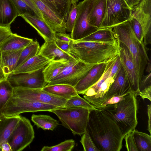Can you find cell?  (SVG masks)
Returning <instances> with one entry per match:
<instances>
[{
    "instance_id": "60d3db41",
    "label": "cell",
    "mask_w": 151,
    "mask_h": 151,
    "mask_svg": "<svg viewBox=\"0 0 151 151\" xmlns=\"http://www.w3.org/2000/svg\"><path fill=\"white\" fill-rule=\"evenodd\" d=\"M127 94L120 96L115 95L106 99L102 103L100 109L108 105L114 104L119 102L124 99V96Z\"/></svg>"
},
{
    "instance_id": "3957f363",
    "label": "cell",
    "mask_w": 151,
    "mask_h": 151,
    "mask_svg": "<svg viewBox=\"0 0 151 151\" xmlns=\"http://www.w3.org/2000/svg\"><path fill=\"white\" fill-rule=\"evenodd\" d=\"M112 31L114 37L125 45L129 51L136 67L139 84L150 59L147 55L148 49L136 37L129 20L115 26Z\"/></svg>"
},
{
    "instance_id": "d4e9b609",
    "label": "cell",
    "mask_w": 151,
    "mask_h": 151,
    "mask_svg": "<svg viewBox=\"0 0 151 151\" xmlns=\"http://www.w3.org/2000/svg\"><path fill=\"white\" fill-rule=\"evenodd\" d=\"M106 6V0H94L89 16L90 25L99 29L105 16Z\"/></svg>"
},
{
    "instance_id": "4dcf8cb0",
    "label": "cell",
    "mask_w": 151,
    "mask_h": 151,
    "mask_svg": "<svg viewBox=\"0 0 151 151\" xmlns=\"http://www.w3.org/2000/svg\"><path fill=\"white\" fill-rule=\"evenodd\" d=\"M40 47L39 42L35 40L24 48L22 51L14 70L30 58L37 55Z\"/></svg>"
},
{
    "instance_id": "bcb514c9",
    "label": "cell",
    "mask_w": 151,
    "mask_h": 151,
    "mask_svg": "<svg viewBox=\"0 0 151 151\" xmlns=\"http://www.w3.org/2000/svg\"><path fill=\"white\" fill-rule=\"evenodd\" d=\"M54 41L56 44L59 48L64 52L70 54L69 43L57 39H55Z\"/></svg>"
},
{
    "instance_id": "ac0fdd59",
    "label": "cell",
    "mask_w": 151,
    "mask_h": 151,
    "mask_svg": "<svg viewBox=\"0 0 151 151\" xmlns=\"http://www.w3.org/2000/svg\"><path fill=\"white\" fill-rule=\"evenodd\" d=\"M20 16L37 31L45 41L55 39V32L44 20L35 15L24 14Z\"/></svg>"
},
{
    "instance_id": "7a4b0ae2",
    "label": "cell",
    "mask_w": 151,
    "mask_h": 151,
    "mask_svg": "<svg viewBox=\"0 0 151 151\" xmlns=\"http://www.w3.org/2000/svg\"><path fill=\"white\" fill-rule=\"evenodd\" d=\"M69 54L76 59L87 64L108 62L119 54V42L116 39L111 41H77L72 40Z\"/></svg>"
},
{
    "instance_id": "681fc988",
    "label": "cell",
    "mask_w": 151,
    "mask_h": 151,
    "mask_svg": "<svg viewBox=\"0 0 151 151\" xmlns=\"http://www.w3.org/2000/svg\"><path fill=\"white\" fill-rule=\"evenodd\" d=\"M147 113L148 116L147 130L151 135V104L147 105Z\"/></svg>"
},
{
    "instance_id": "5b68a950",
    "label": "cell",
    "mask_w": 151,
    "mask_h": 151,
    "mask_svg": "<svg viewBox=\"0 0 151 151\" xmlns=\"http://www.w3.org/2000/svg\"><path fill=\"white\" fill-rule=\"evenodd\" d=\"M90 111L82 107H58L49 112L55 114L73 134L81 135L86 131Z\"/></svg>"
},
{
    "instance_id": "2e32d148",
    "label": "cell",
    "mask_w": 151,
    "mask_h": 151,
    "mask_svg": "<svg viewBox=\"0 0 151 151\" xmlns=\"http://www.w3.org/2000/svg\"><path fill=\"white\" fill-rule=\"evenodd\" d=\"M108 62L94 66L76 84L74 88L78 94L83 95L89 88L98 81L103 76Z\"/></svg>"
},
{
    "instance_id": "db71d44e",
    "label": "cell",
    "mask_w": 151,
    "mask_h": 151,
    "mask_svg": "<svg viewBox=\"0 0 151 151\" xmlns=\"http://www.w3.org/2000/svg\"><path fill=\"white\" fill-rule=\"evenodd\" d=\"M0 151H1V149H0Z\"/></svg>"
},
{
    "instance_id": "d590c367",
    "label": "cell",
    "mask_w": 151,
    "mask_h": 151,
    "mask_svg": "<svg viewBox=\"0 0 151 151\" xmlns=\"http://www.w3.org/2000/svg\"><path fill=\"white\" fill-rule=\"evenodd\" d=\"M78 14L77 3L72 4L70 10L65 22L66 31L71 32Z\"/></svg>"
},
{
    "instance_id": "816d5d0a",
    "label": "cell",
    "mask_w": 151,
    "mask_h": 151,
    "mask_svg": "<svg viewBox=\"0 0 151 151\" xmlns=\"http://www.w3.org/2000/svg\"><path fill=\"white\" fill-rule=\"evenodd\" d=\"M128 5L132 9L137 5L141 0H125Z\"/></svg>"
},
{
    "instance_id": "603a6c76",
    "label": "cell",
    "mask_w": 151,
    "mask_h": 151,
    "mask_svg": "<svg viewBox=\"0 0 151 151\" xmlns=\"http://www.w3.org/2000/svg\"><path fill=\"white\" fill-rule=\"evenodd\" d=\"M33 41L32 39L23 37L12 33L0 45V50L12 51L25 48Z\"/></svg>"
},
{
    "instance_id": "836d02e7",
    "label": "cell",
    "mask_w": 151,
    "mask_h": 151,
    "mask_svg": "<svg viewBox=\"0 0 151 151\" xmlns=\"http://www.w3.org/2000/svg\"><path fill=\"white\" fill-rule=\"evenodd\" d=\"M64 107H79L87 109L90 111L97 109L84 98L78 94L67 100Z\"/></svg>"
},
{
    "instance_id": "cb8c5ba5",
    "label": "cell",
    "mask_w": 151,
    "mask_h": 151,
    "mask_svg": "<svg viewBox=\"0 0 151 151\" xmlns=\"http://www.w3.org/2000/svg\"><path fill=\"white\" fill-rule=\"evenodd\" d=\"M20 117V115L11 116H4L0 117V144L3 142L8 141L17 124Z\"/></svg>"
},
{
    "instance_id": "30bf717a",
    "label": "cell",
    "mask_w": 151,
    "mask_h": 151,
    "mask_svg": "<svg viewBox=\"0 0 151 151\" xmlns=\"http://www.w3.org/2000/svg\"><path fill=\"white\" fill-rule=\"evenodd\" d=\"M57 107L52 104L26 100L12 96L7 104L4 115L14 116L25 112L49 111Z\"/></svg>"
},
{
    "instance_id": "4fadbf2b",
    "label": "cell",
    "mask_w": 151,
    "mask_h": 151,
    "mask_svg": "<svg viewBox=\"0 0 151 151\" xmlns=\"http://www.w3.org/2000/svg\"><path fill=\"white\" fill-rule=\"evenodd\" d=\"M118 41V55L125 73L131 91L137 96H139L140 92L139 88V84L136 67L132 57L127 47L123 43Z\"/></svg>"
},
{
    "instance_id": "e575fe53",
    "label": "cell",
    "mask_w": 151,
    "mask_h": 151,
    "mask_svg": "<svg viewBox=\"0 0 151 151\" xmlns=\"http://www.w3.org/2000/svg\"><path fill=\"white\" fill-rule=\"evenodd\" d=\"M75 144L74 140L68 139L55 146H44L41 151H70L74 147Z\"/></svg>"
},
{
    "instance_id": "ab89813d",
    "label": "cell",
    "mask_w": 151,
    "mask_h": 151,
    "mask_svg": "<svg viewBox=\"0 0 151 151\" xmlns=\"http://www.w3.org/2000/svg\"><path fill=\"white\" fill-rule=\"evenodd\" d=\"M125 147L128 151H139L133 138L132 131L130 132L124 137Z\"/></svg>"
},
{
    "instance_id": "6da1fadb",
    "label": "cell",
    "mask_w": 151,
    "mask_h": 151,
    "mask_svg": "<svg viewBox=\"0 0 151 151\" xmlns=\"http://www.w3.org/2000/svg\"><path fill=\"white\" fill-rule=\"evenodd\" d=\"M87 130L100 151H119L124 135L113 118L102 109L90 111Z\"/></svg>"
},
{
    "instance_id": "c3c4849f",
    "label": "cell",
    "mask_w": 151,
    "mask_h": 151,
    "mask_svg": "<svg viewBox=\"0 0 151 151\" xmlns=\"http://www.w3.org/2000/svg\"><path fill=\"white\" fill-rule=\"evenodd\" d=\"M139 96H140L143 99H147L151 101V86L145 88L142 90Z\"/></svg>"
},
{
    "instance_id": "f907efd6",
    "label": "cell",
    "mask_w": 151,
    "mask_h": 151,
    "mask_svg": "<svg viewBox=\"0 0 151 151\" xmlns=\"http://www.w3.org/2000/svg\"><path fill=\"white\" fill-rule=\"evenodd\" d=\"M1 151H12L11 146L7 141L3 142L0 144Z\"/></svg>"
},
{
    "instance_id": "9a60e30c",
    "label": "cell",
    "mask_w": 151,
    "mask_h": 151,
    "mask_svg": "<svg viewBox=\"0 0 151 151\" xmlns=\"http://www.w3.org/2000/svg\"><path fill=\"white\" fill-rule=\"evenodd\" d=\"M41 12L43 19L55 32L66 33L65 21L54 8L44 0H32Z\"/></svg>"
},
{
    "instance_id": "ee69618b",
    "label": "cell",
    "mask_w": 151,
    "mask_h": 151,
    "mask_svg": "<svg viewBox=\"0 0 151 151\" xmlns=\"http://www.w3.org/2000/svg\"><path fill=\"white\" fill-rule=\"evenodd\" d=\"M151 72L145 76L143 75L140 82L139 88L140 92L145 88L151 86Z\"/></svg>"
},
{
    "instance_id": "f1b7e54d",
    "label": "cell",
    "mask_w": 151,
    "mask_h": 151,
    "mask_svg": "<svg viewBox=\"0 0 151 151\" xmlns=\"http://www.w3.org/2000/svg\"><path fill=\"white\" fill-rule=\"evenodd\" d=\"M112 29L111 28L99 29L88 36L76 41L95 42L112 41L116 39L114 36Z\"/></svg>"
},
{
    "instance_id": "4316f807",
    "label": "cell",
    "mask_w": 151,
    "mask_h": 151,
    "mask_svg": "<svg viewBox=\"0 0 151 151\" xmlns=\"http://www.w3.org/2000/svg\"><path fill=\"white\" fill-rule=\"evenodd\" d=\"M70 62L63 60L51 61L43 70L44 79L47 83L57 76Z\"/></svg>"
},
{
    "instance_id": "8d00e7d4",
    "label": "cell",
    "mask_w": 151,
    "mask_h": 151,
    "mask_svg": "<svg viewBox=\"0 0 151 151\" xmlns=\"http://www.w3.org/2000/svg\"><path fill=\"white\" fill-rule=\"evenodd\" d=\"M80 142L84 151H100L93 142L87 129L82 134Z\"/></svg>"
},
{
    "instance_id": "f546056e",
    "label": "cell",
    "mask_w": 151,
    "mask_h": 151,
    "mask_svg": "<svg viewBox=\"0 0 151 151\" xmlns=\"http://www.w3.org/2000/svg\"><path fill=\"white\" fill-rule=\"evenodd\" d=\"M31 120L37 127L44 130H53L59 125L58 122L49 115H32Z\"/></svg>"
},
{
    "instance_id": "484cf974",
    "label": "cell",
    "mask_w": 151,
    "mask_h": 151,
    "mask_svg": "<svg viewBox=\"0 0 151 151\" xmlns=\"http://www.w3.org/2000/svg\"><path fill=\"white\" fill-rule=\"evenodd\" d=\"M42 89L50 93L67 100L78 95L74 87L66 84L47 85Z\"/></svg>"
},
{
    "instance_id": "5bb4252c",
    "label": "cell",
    "mask_w": 151,
    "mask_h": 151,
    "mask_svg": "<svg viewBox=\"0 0 151 151\" xmlns=\"http://www.w3.org/2000/svg\"><path fill=\"white\" fill-rule=\"evenodd\" d=\"M132 17L140 23L142 28L143 42L145 45L151 43V0H141L132 8Z\"/></svg>"
},
{
    "instance_id": "8fae6325",
    "label": "cell",
    "mask_w": 151,
    "mask_h": 151,
    "mask_svg": "<svg viewBox=\"0 0 151 151\" xmlns=\"http://www.w3.org/2000/svg\"><path fill=\"white\" fill-rule=\"evenodd\" d=\"M12 96L22 99L64 107L67 100L48 93L42 89L13 88Z\"/></svg>"
},
{
    "instance_id": "74e56055",
    "label": "cell",
    "mask_w": 151,
    "mask_h": 151,
    "mask_svg": "<svg viewBox=\"0 0 151 151\" xmlns=\"http://www.w3.org/2000/svg\"><path fill=\"white\" fill-rule=\"evenodd\" d=\"M129 20L136 37L141 43H144V35L141 25L136 19L132 17Z\"/></svg>"
},
{
    "instance_id": "52a82bcc",
    "label": "cell",
    "mask_w": 151,
    "mask_h": 151,
    "mask_svg": "<svg viewBox=\"0 0 151 151\" xmlns=\"http://www.w3.org/2000/svg\"><path fill=\"white\" fill-rule=\"evenodd\" d=\"M98 64H87L78 60L70 62L47 85L66 84L74 87L94 66Z\"/></svg>"
},
{
    "instance_id": "7c38bea8",
    "label": "cell",
    "mask_w": 151,
    "mask_h": 151,
    "mask_svg": "<svg viewBox=\"0 0 151 151\" xmlns=\"http://www.w3.org/2000/svg\"><path fill=\"white\" fill-rule=\"evenodd\" d=\"M44 68L32 72L10 74L7 79L13 88L42 89L47 84L43 74Z\"/></svg>"
},
{
    "instance_id": "1f68e13d",
    "label": "cell",
    "mask_w": 151,
    "mask_h": 151,
    "mask_svg": "<svg viewBox=\"0 0 151 151\" xmlns=\"http://www.w3.org/2000/svg\"><path fill=\"white\" fill-rule=\"evenodd\" d=\"M133 138L139 151H151V136L145 133L134 129Z\"/></svg>"
},
{
    "instance_id": "d6986e66",
    "label": "cell",
    "mask_w": 151,
    "mask_h": 151,
    "mask_svg": "<svg viewBox=\"0 0 151 151\" xmlns=\"http://www.w3.org/2000/svg\"><path fill=\"white\" fill-rule=\"evenodd\" d=\"M38 54L50 61L63 60L72 61L77 60L59 48L56 44L54 40L45 41L40 47Z\"/></svg>"
},
{
    "instance_id": "277c9868",
    "label": "cell",
    "mask_w": 151,
    "mask_h": 151,
    "mask_svg": "<svg viewBox=\"0 0 151 151\" xmlns=\"http://www.w3.org/2000/svg\"><path fill=\"white\" fill-rule=\"evenodd\" d=\"M137 96L129 93L119 102L101 109L113 118L124 136L135 129L137 124Z\"/></svg>"
},
{
    "instance_id": "b9f144b4",
    "label": "cell",
    "mask_w": 151,
    "mask_h": 151,
    "mask_svg": "<svg viewBox=\"0 0 151 151\" xmlns=\"http://www.w3.org/2000/svg\"><path fill=\"white\" fill-rule=\"evenodd\" d=\"M122 67L121 63L118 55L108 77L114 80Z\"/></svg>"
},
{
    "instance_id": "f6af8a7d",
    "label": "cell",
    "mask_w": 151,
    "mask_h": 151,
    "mask_svg": "<svg viewBox=\"0 0 151 151\" xmlns=\"http://www.w3.org/2000/svg\"><path fill=\"white\" fill-rule=\"evenodd\" d=\"M25 2L32 9L35 14L40 19L43 20L42 15L32 0H22Z\"/></svg>"
},
{
    "instance_id": "9c48e42d",
    "label": "cell",
    "mask_w": 151,
    "mask_h": 151,
    "mask_svg": "<svg viewBox=\"0 0 151 151\" xmlns=\"http://www.w3.org/2000/svg\"><path fill=\"white\" fill-rule=\"evenodd\" d=\"M34 138V131L30 121L26 117L20 116L8 142L12 151H21L32 143Z\"/></svg>"
},
{
    "instance_id": "7402d4cb",
    "label": "cell",
    "mask_w": 151,
    "mask_h": 151,
    "mask_svg": "<svg viewBox=\"0 0 151 151\" xmlns=\"http://www.w3.org/2000/svg\"><path fill=\"white\" fill-rule=\"evenodd\" d=\"M51 61L38 54L14 70L10 74L35 72L44 68Z\"/></svg>"
},
{
    "instance_id": "7bdbcfd3",
    "label": "cell",
    "mask_w": 151,
    "mask_h": 151,
    "mask_svg": "<svg viewBox=\"0 0 151 151\" xmlns=\"http://www.w3.org/2000/svg\"><path fill=\"white\" fill-rule=\"evenodd\" d=\"M12 33L11 27L0 26V45L7 39Z\"/></svg>"
},
{
    "instance_id": "8992f818",
    "label": "cell",
    "mask_w": 151,
    "mask_h": 151,
    "mask_svg": "<svg viewBox=\"0 0 151 151\" xmlns=\"http://www.w3.org/2000/svg\"><path fill=\"white\" fill-rule=\"evenodd\" d=\"M132 9L125 0H106L105 13L99 29L111 28L129 20Z\"/></svg>"
},
{
    "instance_id": "83f0119b",
    "label": "cell",
    "mask_w": 151,
    "mask_h": 151,
    "mask_svg": "<svg viewBox=\"0 0 151 151\" xmlns=\"http://www.w3.org/2000/svg\"><path fill=\"white\" fill-rule=\"evenodd\" d=\"M13 88L7 79L0 80V117L4 116L5 108L12 96Z\"/></svg>"
},
{
    "instance_id": "e0dca14e",
    "label": "cell",
    "mask_w": 151,
    "mask_h": 151,
    "mask_svg": "<svg viewBox=\"0 0 151 151\" xmlns=\"http://www.w3.org/2000/svg\"><path fill=\"white\" fill-rule=\"evenodd\" d=\"M24 48L12 51L0 50V80L7 79L14 70Z\"/></svg>"
},
{
    "instance_id": "7dc6e473",
    "label": "cell",
    "mask_w": 151,
    "mask_h": 151,
    "mask_svg": "<svg viewBox=\"0 0 151 151\" xmlns=\"http://www.w3.org/2000/svg\"><path fill=\"white\" fill-rule=\"evenodd\" d=\"M55 39L65 42L70 43L72 40L70 35L66 33L55 32Z\"/></svg>"
},
{
    "instance_id": "ba28073f",
    "label": "cell",
    "mask_w": 151,
    "mask_h": 151,
    "mask_svg": "<svg viewBox=\"0 0 151 151\" xmlns=\"http://www.w3.org/2000/svg\"><path fill=\"white\" fill-rule=\"evenodd\" d=\"M94 1V0H83L77 4V15L70 35L72 40H80L99 29L89 23V16Z\"/></svg>"
},
{
    "instance_id": "44dd1931",
    "label": "cell",
    "mask_w": 151,
    "mask_h": 151,
    "mask_svg": "<svg viewBox=\"0 0 151 151\" xmlns=\"http://www.w3.org/2000/svg\"><path fill=\"white\" fill-rule=\"evenodd\" d=\"M20 14L12 0H0V26H10Z\"/></svg>"
},
{
    "instance_id": "d6a6232c",
    "label": "cell",
    "mask_w": 151,
    "mask_h": 151,
    "mask_svg": "<svg viewBox=\"0 0 151 151\" xmlns=\"http://www.w3.org/2000/svg\"><path fill=\"white\" fill-rule=\"evenodd\" d=\"M55 9L65 22L71 5V0H44Z\"/></svg>"
},
{
    "instance_id": "ffe728a7",
    "label": "cell",
    "mask_w": 151,
    "mask_h": 151,
    "mask_svg": "<svg viewBox=\"0 0 151 151\" xmlns=\"http://www.w3.org/2000/svg\"><path fill=\"white\" fill-rule=\"evenodd\" d=\"M130 92H131L129 84L122 66L111 85L105 96V99L115 95H122Z\"/></svg>"
},
{
    "instance_id": "f35d334b",
    "label": "cell",
    "mask_w": 151,
    "mask_h": 151,
    "mask_svg": "<svg viewBox=\"0 0 151 151\" xmlns=\"http://www.w3.org/2000/svg\"><path fill=\"white\" fill-rule=\"evenodd\" d=\"M12 1L19 12L20 16L24 14L34 15V13L32 9L23 0H12Z\"/></svg>"
},
{
    "instance_id": "f5cc1de1",
    "label": "cell",
    "mask_w": 151,
    "mask_h": 151,
    "mask_svg": "<svg viewBox=\"0 0 151 151\" xmlns=\"http://www.w3.org/2000/svg\"><path fill=\"white\" fill-rule=\"evenodd\" d=\"M147 66L146 69V71L147 73H149L151 72V60L150 59L149 60L147 64Z\"/></svg>"
}]
</instances>
